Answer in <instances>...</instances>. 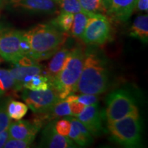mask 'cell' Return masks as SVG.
Masks as SVG:
<instances>
[{
    "label": "cell",
    "mask_w": 148,
    "mask_h": 148,
    "mask_svg": "<svg viewBox=\"0 0 148 148\" xmlns=\"http://www.w3.org/2000/svg\"><path fill=\"white\" fill-rule=\"evenodd\" d=\"M108 71L104 58L96 51H86L77 91L82 94L100 95L108 88Z\"/></svg>",
    "instance_id": "6da1fadb"
},
{
    "label": "cell",
    "mask_w": 148,
    "mask_h": 148,
    "mask_svg": "<svg viewBox=\"0 0 148 148\" xmlns=\"http://www.w3.org/2000/svg\"><path fill=\"white\" fill-rule=\"evenodd\" d=\"M30 46L29 58L38 61L51 58L65 41V32L52 24H38L26 31Z\"/></svg>",
    "instance_id": "7a4b0ae2"
},
{
    "label": "cell",
    "mask_w": 148,
    "mask_h": 148,
    "mask_svg": "<svg viewBox=\"0 0 148 148\" xmlns=\"http://www.w3.org/2000/svg\"><path fill=\"white\" fill-rule=\"evenodd\" d=\"M84 58L85 52L81 47H75L70 50L62 69L51 80V86L61 99H65L68 95L77 91Z\"/></svg>",
    "instance_id": "3957f363"
},
{
    "label": "cell",
    "mask_w": 148,
    "mask_h": 148,
    "mask_svg": "<svg viewBox=\"0 0 148 148\" xmlns=\"http://www.w3.org/2000/svg\"><path fill=\"white\" fill-rule=\"evenodd\" d=\"M111 137L116 143L125 147H139L141 142L138 110L119 120L108 123Z\"/></svg>",
    "instance_id": "277c9868"
},
{
    "label": "cell",
    "mask_w": 148,
    "mask_h": 148,
    "mask_svg": "<svg viewBox=\"0 0 148 148\" xmlns=\"http://www.w3.org/2000/svg\"><path fill=\"white\" fill-rule=\"evenodd\" d=\"M138 109L134 97L125 90L111 92L106 99L105 118L108 123L119 120Z\"/></svg>",
    "instance_id": "5b68a950"
},
{
    "label": "cell",
    "mask_w": 148,
    "mask_h": 148,
    "mask_svg": "<svg viewBox=\"0 0 148 148\" xmlns=\"http://www.w3.org/2000/svg\"><path fill=\"white\" fill-rule=\"evenodd\" d=\"M111 30L110 22L106 16L102 14H92L88 18L81 39L88 45H103L110 38Z\"/></svg>",
    "instance_id": "8992f818"
},
{
    "label": "cell",
    "mask_w": 148,
    "mask_h": 148,
    "mask_svg": "<svg viewBox=\"0 0 148 148\" xmlns=\"http://www.w3.org/2000/svg\"><path fill=\"white\" fill-rule=\"evenodd\" d=\"M24 31L0 29V56L5 60L16 64L24 58L22 41Z\"/></svg>",
    "instance_id": "52a82bcc"
},
{
    "label": "cell",
    "mask_w": 148,
    "mask_h": 148,
    "mask_svg": "<svg viewBox=\"0 0 148 148\" xmlns=\"http://www.w3.org/2000/svg\"><path fill=\"white\" fill-rule=\"evenodd\" d=\"M22 98L36 114L45 113L61 99L51 86L45 90H24Z\"/></svg>",
    "instance_id": "ba28073f"
},
{
    "label": "cell",
    "mask_w": 148,
    "mask_h": 148,
    "mask_svg": "<svg viewBox=\"0 0 148 148\" xmlns=\"http://www.w3.org/2000/svg\"><path fill=\"white\" fill-rule=\"evenodd\" d=\"M32 60V59L24 57L16 63L17 66L10 70L15 82L16 91L23 89L24 84L32 76L37 74H42L43 72V66L38 63H33Z\"/></svg>",
    "instance_id": "9c48e42d"
},
{
    "label": "cell",
    "mask_w": 148,
    "mask_h": 148,
    "mask_svg": "<svg viewBox=\"0 0 148 148\" xmlns=\"http://www.w3.org/2000/svg\"><path fill=\"white\" fill-rule=\"evenodd\" d=\"M76 117L92 136H100L105 132L103 125V113L97 103L86 106Z\"/></svg>",
    "instance_id": "30bf717a"
},
{
    "label": "cell",
    "mask_w": 148,
    "mask_h": 148,
    "mask_svg": "<svg viewBox=\"0 0 148 148\" xmlns=\"http://www.w3.org/2000/svg\"><path fill=\"white\" fill-rule=\"evenodd\" d=\"M12 8L35 14H53L58 12L56 0H9Z\"/></svg>",
    "instance_id": "8fae6325"
},
{
    "label": "cell",
    "mask_w": 148,
    "mask_h": 148,
    "mask_svg": "<svg viewBox=\"0 0 148 148\" xmlns=\"http://www.w3.org/2000/svg\"><path fill=\"white\" fill-rule=\"evenodd\" d=\"M55 121H49L42 133L40 147L47 148H73L75 144L69 136L59 134L54 127Z\"/></svg>",
    "instance_id": "7c38bea8"
},
{
    "label": "cell",
    "mask_w": 148,
    "mask_h": 148,
    "mask_svg": "<svg viewBox=\"0 0 148 148\" xmlns=\"http://www.w3.org/2000/svg\"><path fill=\"white\" fill-rule=\"evenodd\" d=\"M40 127L41 126L34 120L30 122L20 119L10 123L8 130L10 138L34 140Z\"/></svg>",
    "instance_id": "4fadbf2b"
},
{
    "label": "cell",
    "mask_w": 148,
    "mask_h": 148,
    "mask_svg": "<svg viewBox=\"0 0 148 148\" xmlns=\"http://www.w3.org/2000/svg\"><path fill=\"white\" fill-rule=\"evenodd\" d=\"M136 3V0H111L106 14L114 21L125 22L132 15Z\"/></svg>",
    "instance_id": "5bb4252c"
},
{
    "label": "cell",
    "mask_w": 148,
    "mask_h": 148,
    "mask_svg": "<svg viewBox=\"0 0 148 148\" xmlns=\"http://www.w3.org/2000/svg\"><path fill=\"white\" fill-rule=\"evenodd\" d=\"M71 121V129L68 136L77 145L86 147L92 142V135L82 123L76 118L67 116Z\"/></svg>",
    "instance_id": "9a60e30c"
},
{
    "label": "cell",
    "mask_w": 148,
    "mask_h": 148,
    "mask_svg": "<svg viewBox=\"0 0 148 148\" xmlns=\"http://www.w3.org/2000/svg\"><path fill=\"white\" fill-rule=\"evenodd\" d=\"M70 49L66 47L60 48L58 51L53 55L50 62L48 64L46 75L51 80L53 77L56 76L58 73L61 71L64 64L65 63L68 56L69 54Z\"/></svg>",
    "instance_id": "2e32d148"
},
{
    "label": "cell",
    "mask_w": 148,
    "mask_h": 148,
    "mask_svg": "<svg viewBox=\"0 0 148 148\" xmlns=\"http://www.w3.org/2000/svg\"><path fill=\"white\" fill-rule=\"evenodd\" d=\"M130 35L144 42L148 40V16L139 15L134 19L130 29Z\"/></svg>",
    "instance_id": "e0dca14e"
},
{
    "label": "cell",
    "mask_w": 148,
    "mask_h": 148,
    "mask_svg": "<svg viewBox=\"0 0 148 148\" xmlns=\"http://www.w3.org/2000/svg\"><path fill=\"white\" fill-rule=\"evenodd\" d=\"M92 14L86 12H77L74 14L73 24L70 30L74 37L81 38L87 25L88 18Z\"/></svg>",
    "instance_id": "ac0fdd59"
},
{
    "label": "cell",
    "mask_w": 148,
    "mask_h": 148,
    "mask_svg": "<svg viewBox=\"0 0 148 148\" xmlns=\"http://www.w3.org/2000/svg\"><path fill=\"white\" fill-rule=\"evenodd\" d=\"M51 87V80L47 75L37 74L24 84L23 88L31 90H45Z\"/></svg>",
    "instance_id": "d6986e66"
},
{
    "label": "cell",
    "mask_w": 148,
    "mask_h": 148,
    "mask_svg": "<svg viewBox=\"0 0 148 148\" xmlns=\"http://www.w3.org/2000/svg\"><path fill=\"white\" fill-rule=\"evenodd\" d=\"M6 110L10 119L17 121L23 118L27 114L28 106L21 101L11 100L6 103Z\"/></svg>",
    "instance_id": "ffe728a7"
},
{
    "label": "cell",
    "mask_w": 148,
    "mask_h": 148,
    "mask_svg": "<svg viewBox=\"0 0 148 148\" xmlns=\"http://www.w3.org/2000/svg\"><path fill=\"white\" fill-rule=\"evenodd\" d=\"M10 91H16L14 79L10 70L0 69V96Z\"/></svg>",
    "instance_id": "44dd1931"
},
{
    "label": "cell",
    "mask_w": 148,
    "mask_h": 148,
    "mask_svg": "<svg viewBox=\"0 0 148 148\" xmlns=\"http://www.w3.org/2000/svg\"><path fill=\"white\" fill-rule=\"evenodd\" d=\"M74 14L70 12H60L58 16L54 18L51 23L53 25L63 32H68L71 30L73 24Z\"/></svg>",
    "instance_id": "7402d4cb"
},
{
    "label": "cell",
    "mask_w": 148,
    "mask_h": 148,
    "mask_svg": "<svg viewBox=\"0 0 148 148\" xmlns=\"http://www.w3.org/2000/svg\"><path fill=\"white\" fill-rule=\"evenodd\" d=\"M83 10L90 14L106 13V9L103 4L102 0H79Z\"/></svg>",
    "instance_id": "603a6c76"
},
{
    "label": "cell",
    "mask_w": 148,
    "mask_h": 148,
    "mask_svg": "<svg viewBox=\"0 0 148 148\" xmlns=\"http://www.w3.org/2000/svg\"><path fill=\"white\" fill-rule=\"evenodd\" d=\"M58 6L61 12L75 14L77 12H86L81 6L79 0H58ZM90 14V13H89Z\"/></svg>",
    "instance_id": "cb8c5ba5"
},
{
    "label": "cell",
    "mask_w": 148,
    "mask_h": 148,
    "mask_svg": "<svg viewBox=\"0 0 148 148\" xmlns=\"http://www.w3.org/2000/svg\"><path fill=\"white\" fill-rule=\"evenodd\" d=\"M65 99H66V101H68V103H69V108L70 110H71L72 116H77L81 112H82L83 109L86 107L83 103L79 102V101H77V95L71 94V95H68Z\"/></svg>",
    "instance_id": "d4e9b609"
},
{
    "label": "cell",
    "mask_w": 148,
    "mask_h": 148,
    "mask_svg": "<svg viewBox=\"0 0 148 148\" xmlns=\"http://www.w3.org/2000/svg\"><path fill=\"white\" fill-rule=\"evenodd\" d=\"M54 127L56 131L59 134L64 136H68V134L70 132V129H71V121H70L69 118L66 116L65 119L55 121Z\"/></svg>",
    "instance_id": "484cf974"
},
{
    "label": "cell",
    "mask_w": 148,
    "mask_h": 148,
    "mask_svg": "<svg viewBox=\"0 0 148 148\" xmlns=\"http://www.w3.org/2000/svg\"><path fill=\"white\" fill-rule=\"evenodd\" d=\"M32 140H21L16 138H9L5 142L3 147L5 148H27L32 145Z\"/></svg>",
    "instance_id": "4316f807"
},
{
    "label": "cell",
    "mask_w": 148,
    "mask_h": 148,
    "mask_svg": "<svg viewBox=\"0 0 148 148\" xmlns=\"http://www.w3.org/2000/svg\"><path fill=\"white\" fill-rule=\"evenodd\" d=\"M10 123V118L7 113L6 103H1L0 104V132L8 129Z\"/></svg>",
    "instance_id": "83f0119b"
},
{
    "label": "cell",
    "mask_w": 148,
    "mask_h": 148,
    "mask_svg": "<svg viewBox=\"0 0 148 148\" xmlns=\"http://www.w3.org/2000/svg\"><path fill=\"white\" fill-rule=\"evenodd\" d=\"M77 99L79 102L83 103L85 106H86L97 103L98 97L97 95L82 93V95H77Z\"/></svg>",
    "instance_id": "f1b7e54d"
},
{
    "label": "cell",
    "mask_w": 148,
    "mask_h": 148,
    "mask_svg": "<svg viewBox=\"0 0 148 148\" xmlns=\"http://www.w3.org/2000/svg\"><path fill=\"white\" fill-rule=\"evenodd\" d=\"M135 8L138 11L147 12L148 10V0H136Z\"/></svg>",
    "instance_id": "f546056e"
},
{
    "label": "cell",
    "mask_w": 148,
    "mask_h": 148,
    "mask_svg": "<svg viewBox=\"0 0 148 148\" xmlns=\"http://www.w3.org/2000/svg\"><path fill=\"white\" fill-rule=\"evenodd\" d=\"M9 138H10V135H9L8 129L5 130L3 132H0V148L3 147L5 142L8 140Z\"/></svg>",
    "instance_id": "4dcf8cb0"
},
{
    "label": "cell",
    "mask_w": 148,
    "mask_h": 148,
    "mask_svg": "<svg viewBox=\"0 0 148 148\" xmlns=\"http://www.w3.org/2000/svg\"><path fill=\"white\" fill-rule=\"evenodd\" d=\"M110 1H111V0H102L103 4V5H104L105 8L106 9V10H107V9H108V8L109 5H110Z\"/></svg>",
    "instance_id": "1f68e13d"
},
{
    "label": "cell",
    "mask_w": 148,
    "mask_h": 148,
    "mask_svg": "<svg viewBox=\"0 0 148 148\" xmlns=\"http://www.w3.org/2000/svg\"><path fill=\"white\" fill-rule=\"evenodd\" d=\"M8 1L9 0H0V9L2 8Z\"/></svg>",
    "instance_id": "d6a6232c"
},
{
    "label": "cell",
    "mask_w": 148,
    "mask_h": 148,
    "mask_svg": "<svg viewBox=\"0 0 148 148\" xmlns=\"http://www.w3.org/2000/svg\"><path fill=\"white\" fill-rule=\"evenodd\" d=\"M0 62H1V59H0Z\"/></svg>",
    "instance_id": "836d02e7"
},
{
    "label": "cell",
    "mask_w": 148,
    "mask_h": 148,
    "mask_svg": "<svg viewBox=\"0 0 148 148\" xmlns=\"http://www.w3.org/2000/svg\"><path fill=\"white\" fill-rule=\"evenodd\" d=\"M56 1H58V0H56ZM57 2H58V1H57Z\"/></svg>",
    "instance_id": "e575fe53"
}]
</instances>
